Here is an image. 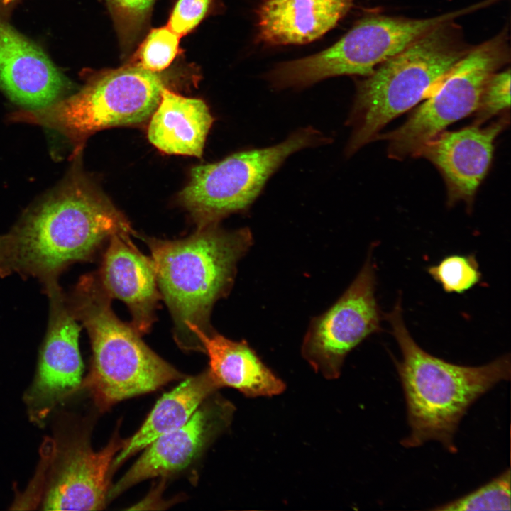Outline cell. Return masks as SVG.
Returning a JSON list of instances; mask_svg holds the SVG:
<instances>
[{
  "mask_svg": "<svg viewBox=\"0 0 511 511\" xmlns=\"http://www.w3.org/2000/svg\"><path fill=\"white\" fill-rule=\"evenodd\" d=\"M219 388V384L208 369L187 378L165 394L157 402L138 432L126 439L125 445L114 458L111 468L119 466L159 436L182 427L204 399Z\"/></svg>",
  "mask_w": 511,
  "mask_h": 511,
  "instance_id": "20",
  "label": "cell"
},
{
  "mask_svg": "<svg viewBox=\"0 0 511 511\" xmlns=\"http://www.w3.org/2000/svg\"><path fill=\"white\" fill-rule=\"evenodd\" d=\"M147 243L157 282L175 320L176 339L182 346L197 347L189 326L212 331L211 308L231 289L237 264L252 246L253 235L248 228L226 231L212 224L198 226L185 238H148Z\"/></svg>",
  "mask_w": 511,
  "mask_h": 511,
  "instance_id": "3",
  "label": "cell"
},
{
  "mask_svg": "<svg viewBox=\"0 0 511 511\" xmlns=\"http://www.w3.org/2000/svg\"><path fill=\"white\" fill-rule=\"evenodd\" d=\"M506 33L472 48L396 129L380 133L390 158L417 156L421 148L451 123L476 110L488 78L509 60Z\"/></svg>",
  "mask_w": 511,
  "mask_h": 511,
  "instance_id": "9",
  "label": "cell"
},
{
  "mask_svg": "<svg viewBox=\"0 0 511 511\" xmlns=\"http://www.w3.org/2000/svg\"><path fill=\"white\" fill-rule=\"evenodd\" d=\"M9 236H0V270H9Z\"/></svg>",
  "mask_w": 511,
  "mask_h": 511,
  "instance_id": "27",
  "label": "cell"
},
{
  "mask_svg": "<svg viewBox=\"0 0 511 511\" xmlns=\"http://www.w3.org/2000/svg\"><path fill=\"white\" fill-rule=\"evenodd\" d=\"M471 48L450 20L378 66L357 87L346 155L376 141L388 123L426 99Z\"/></svg>",
  "mask_w": 511,
  "mask_h": 511,
  "instance_id": "4",
  "label": "cell"
},
{
  "mask_svg": "<svg viewBox=\"0 0 511 511\" xmlns=\"http://www.w3.org/2000/svg\"><path fill=\"white\" fill-rule=\"evenodd\" d=\"M432 278L446 292L463 293L480 280L478 262L473 255H451L427 269Z\"/></svg>",
  "mask_w": 511,
  "mask_h": 511,
  "instance_id": "23",
  "label": "cell"
},
{
  "mask_svg": "<svg viewBox=\"0 0 511 511\" xmlns=\"http://www.w3.org/2000/svg\"><path fill=\"white\" fill-rule=\"evenodd\" d=\"M353 0H265L258 11L260 39L270 45L304 44L325 34Z\"/></svg>",
  "mask_w": 511,
  "mask_h": 511,
  "instance_id": "18",
  "label": "cell"
},
{
  "mask_svg": "<svg viewBox=\"0 0 511 511\" xmlns=\"http://www.w3.org/2000/svg\"><path fill=\"white\" fill-rule=\"evenodd\" d=\"M189 331L208 355L209 370L220 387L233 388L248 397H272L285 390L284 382L245 340L233 341L194 325Z\"/></svg>",
  "mask_w": 511,
  "mask_h": 511,
  "instance_id": "17",
  "label": "cell"
},
{
  "mask_svg": "<svg viewBox=\"0 0 511 511\" xmlns=\"http://www.w3.org/2000/svg\"><path fill=\"white\" fill-rule=\"evenodd\" d=\"M69 80L43 50L0 16V90L27 110L64 98Z\"/></svg>",
  "mask_w": 511,
  "mask_h": 511,
  "instance_id": "14",
  "label": "cell"
},
{
  "mask_svg": "<svg viewBox=\"0 0 511 511\" xmlns=\"http://www.w3.org/2000/svg\"><path fill=\"white\" fill-rule=\"evenodd\" d=\"M180 37L167 26L153 29L133 60L145 70L161 72L177 55Z\"/></svg>",
  "mask_w": 511,
  "mask_h": 511,
  "instance_id": "24",
  "label": "cell"
},
{
  "mask_svg": "<svg viewBox=\"0 0 511 511\" xmlns=\"http://www.w3.org/2000/svg\"><path fill=\"white\" fill-rule=\"evenodd\" d=\"M98 280L111 299H119L128 306L133 328L147 332L159 299L158 282L152 260L136 248L130 236L109 238Z\"/></svg>",
  "mask_w": 511,
  "mask_h": 511,
  "instance_id": "16",
  "label": "cell"
},
{
  "mask_svg": "<svg viewBox=\"0 0 511 511\" xmlns=\"http://www.w3.org/2000/svg\"><path fill=\"white\" fill-rule=\"evenodd\" d=\"M233 408L229 404L196 410L182 427L163 434L148 446L143 455L109 492L114 498L148 478L187 467L211 434L227 424Z\"/></svg>",
  "mask_w": 511,
  "mask_h": 511,
  "instance_id": "15",
  "label": "cell"
},
{
  "mask_svg": "<svg viewBox=\"0 0 511 511\" xmlns=\"http://www.w3.org/2000/svg\"><path fill=\"white\" fill-rule=\"evenodd\" d=\"M510 106V70L493 73L483 89L476 110L475 124L480 125L493 116L505 113Z\"/></svg>",
  "mask_w": 511,
  "mask_h": 511,
  "instance_id": "25",
  "label": "cell"
},
{
  "mask_svg": "<svg viewBox=\"0 0 511 511\" xmlns=\"http://www.w3.org/2000/svg\"><path fill=\"white\" fill-rule=\"evenodd\" d=\"M122 52L130 51L145 28L155 0H104Z\"/></svg>",
  "mask_w": 511,
  "mask_h": 511,
  "instance_id": "21",
  "label": "cell"
},
{
  "mask_svg": "<svg viewBox=\"0 0 511 511\" xmlns=\"http://www.w3.org/2000/svg\"><path fill=\"white\" fill-rule=\"evenodd\" d=\"M375 285V266L370 249L346 290L330 308L312 319L301 353L311 367L325 378H337L348 353L368 336L381 330Z\"/></svg>",
  "mask_w": 511,
  "mask_h": 511,
  "instance_id": "10",
  "label": "cell"
},
{
  "mask_svg": "<svg viewBox=\"0 0 511 511\" xmlns=\"http://www.w3.org/2000/svg\"><path fill=\"white\" fill-rule=\"evenodd\" d=\"M161 72L145 70L133 60L92 74L74 94L43 109L18 111L12 119L55 129L77 144L79 152L97 131L150 119L168 84Z\"/></svg>",
  "mask_w": 511,
  "mask_h": 511,
  "instance_id": "6",
  "label": "cell"
},
{
  "mask_svg": "<svg viewBox=\"0 0 511 511\" xmlns=\"http://www.w3.org/2000/svg\"><path fill=\"white\" fill-rule=\"evenodd\" d=\"M384 318L402 355L396 365L410 429L402 444L416 447L433 440L456 452L455 434L467 410L497 383L510 379V355L480 366L453 364L428 353L412 339L400 298Z\"/></svg>",
  "mask_w": 511,
  "mask_h": 511,
  "instance_id": "2",
  "label": "cell"
},
{
  "mask_svg": "<svg viewBox=\"0 0 511 511\" xmlns=\"http://www.w3.org/2000/svg\"><path fill=\"white\" fill-rule=\"evenodd\" d=\"M19 0H0V16L5 14Z\"/></svg>",
  "mask_w": 511,
  "mask_h": 511,
  "instance_id": "28",
  "label": "cell"
},
{
  "mask_svg": "<svg viewBox=\"0 0 511 511\" xmlns=\"http://www.w3.org/2000/svg\"><path fill=\"white\" fill-rule=\"evenodd\" d=\"M132 233L125 216L74 167L8 234L9 270L48 284L69 264L89 258L106 238Z\"/></svg>",
  "mask_w": 511,
  "mask_h": 511,
  "instance_id": "1",
  "label": "cell"
},
{
  "mask_svg": "<svg viewBox=\"0 0 511 511\" xmlns=\"http://www.w3.org/2000/svg\"><path fill=\"white\" fill-rule=\"evenodd\" d=\"M126 441L115 436L97 452L84 439L57 444L43 510L103 509L108 495L109 469Z\"/></svg>",
  "mask_w": 511,
  "mask_h": 511,
  "instance_id": "11",
  "label": "cell"
},
{
  "mask_svg": "<svg viewBox=\"0 0 511 511\" xmlns=\"http://www.w3.org/2000/svg\"><path fill=\"white\" fill-rule=\"evenodd\" d=\"M510 471L458 499L432 510L440 511L510 510Z\"/></svg>",
  "mask_w": 511,
  "mask_h": 511,
  "instance_id": "22",
  "label": "cell"
},
{
  "mask_svg": "<svg viewBox=\"0 0 511 511\" xmlns=\"http://www.w3.org/2000/svg\"><path fill=\"white\" fill-rule=\"evenodd\" d=\"M213 122L203 100L183 97L165 87L150 118L148 138L166 154L200 158Z\"/></svg>",
  "mask_w": 511,
  "mask_h": 511,
  "instance_id": "19",
  "label": "cell"
},
{
  "mask_svg": "<svg viewBox=\"0 0 511 511\" xmlns=\"http://www.w3.org/2000/svg\"><path fill=\"white\" fill-rule=\"evenodd\" d=\"M46 289L50 315L37 375L27 395L35 417L42 418L81 383L82 362L79 350V327L65 302L57 281Z\"/></svg>",
  "mask_w": 511,
  "mask_h": 511,
  "instance_id": "12",
  "label": "cell"
},
{
  "mask_svg": "<svg viewBox=\"0 0 511 511\" xmlns=\"http://www.w3.org/2000/svg\"><path fill=\"white\" fill-rule=\"evenodd\" d=\"M468 10L422 19L368 16L327 49L279 64L268 74V79L273 87L284 89L307 87L339 75L368 76L434 27Z\"/></svg>",
  "mask_w": 511,
  "mask_h": 511,
  "instance_id": "8",
  "label": "cell"
},
{
  "mask_svg": "<svg viewBox=\"0 0 511 511\" xmlns=\"http://www.w3.org/2000/svg\"><path fill=\"white\" fill-rule=\"evenodd\" d=\"M329 142V138L308 126L275 145L238 152L219 162L196 166L180 199L198 226L218 224L231 214L248 209L290 155Z\"/></svg>",
  "mask_w": 511,
  "mask_h": 511,
  "instance_id": "7",
  "label": "cell"
},
{
  "mask_svg": "<svg viewBox=\"0 0 511 511\" xmlns=\"http://www.w3.org/2000/svg\"><path fill=\"white\" fill-rule=\"evenodd\" d=\"M214 0H178L170 13L167 27L182 36L191 32L208 13Z\"/></svg>",
  "mask_w": 511,
  "mask_h": 511,
  "instance_id": "26",
  "label": "cell"
},
{
  "mask_svg": "<svg viewBox=\"0 0 511 511\" xmlns=\"http://www.w3.org/2000/svg\"><path fill=\"white\" fill-rule=\"evenodd\" d=\"M74 300L73 312L87 329L93 352L83 386L101 409L183 377L147 346L134 328L116 317L98 278H82Z\"/></svg>",
  "mask_w": 511,
  "mask_h": 511,
  "instance_id": "5",
  "label": "cell"
},
{
  "mask_svg": "<svg viewBox=\"0 0 511 511\" xmlns=\"http://www.w3.org/2000/svg\"><path fill=\"white\" fill-rule=\"evenodd\" d=\"M510 123L504 114L489 126L474 124L444 131L427 142L417 156L429 160L445 182L449 204L462 202L468 207L491 164L494 142Z\"/></svg>",
  "mask_w": 511,
  "mask_h": 511,
  "instance_id": "13",
  "label": "cell"
}]
</instances>
